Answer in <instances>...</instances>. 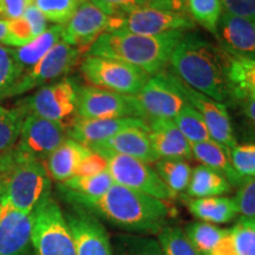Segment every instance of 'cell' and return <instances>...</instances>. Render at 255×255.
<instances>
[{
	"label": "cell",
	"instance_id": "21",
	"mask_svg": "<svg viewBox=\"0 0 255 255\" xmlns=\"http://www.w3.org/2000/svg\"><path fill=\"white\" fill-rule=\"evenodd\" d=\"M148 135L159 158H193L190 143L178 130L173 120L154 119L146 121Z\"/></svg>",
	"mask_w": 255,
	"mask_h": 255
},
{
	"label": "cell",
	"instance_id": "12",
	"mask_svg": "<svg viewBox=\"0 0 255 255\" xmlns=\"http://www.w3.org/2000/svg\"><path fill=\"white\" fill-rule=\"evenodd\" d=\"M77 117L85 120L141 119V113L135 96L117 94L96 87H79Z\"/></svg>",
	"mask_w": 255,
	"mask_h": 255
},
{
	"label": "cell",
	"instance_id": "15",
	"mask_svg": "<svg viewBox=\"0 0 255 255\" xmlns=\"http://www.w3.org/2000/svg\"><path fill=\"white\" fill-rule=\"evenodd\" d=\"M63 26L62 40L77 47L82 53H87L97 38L109 31L110 17L90 0H82L72 17Z\"/></svg>",
	"mask_w": 255,
	"mask_h": 255
},
{
	"label": "cell",
	"instance_id": "35",
	"mask_svg": "<svg viewBox=\"0 0 255 255\" xmlns=\"http://www.w3.org/2000/svg\"><path fill=\"white\" fill-rule=\"evenodd\" d=\"M24 72L15 62L12 49L0 44V100L12 97Z\"/></svg>",
	"mask_w": 255,
	"mask_h": 255
},
{
	"label": "cell",
	"instance_id": "13",
	"mask_svg": "<svg viewBox=\"0 0 255 255\" xmlns=\"http://www.w3.org/2000/svg\"><path fill=\"white\" fill-rule=\"evenodd\" d=\"M167 73L170 81L176 85L178 90L182 92L188 103L194 109L199 111V114L202 116L207 128H208L210 139L219 143L226 150L231 151L238 143L234 135L231 117L228 115L227 107L223 103L212 100L208 96L188 87L186 83L177 78L174 73Z\"/></svg>",
	"mask_w": 255,
	"mask_h": 255
},
{
	"label": "cell",
	"instance_id": "44",
	"mask_svg": "<svg viewBox=\"0 0 255 255\" xmlns=\"http://www.w3.org/2000/svg\"><path fill=\"white\" fill-rule=\"evenodd\" d=\"M222 12L255 20V0H221Z\"/></svg>",
	"mask_w": 255,
	"mask_h": 255
},
{
	"label": "cell",
	"instance_id": "24",
	"mask_svg": "<svg viewBox=\"0 0 255 255\" xmlns=\"http://www.w3.org/2000/svg\"><path fill=\"white\" fill-rule=\"evenodd\" d=\"M90 151L84 144L66 138L44 162L50 177L59 183L73 177L82 159Z\"/></svg>",
	"mask_w": 255,
	"mask_h": 255
},
{
	"label": "cell",
	"instance_id": "37",
	"mask_svg": "<svg viewBox=\"0 0 255 255\" xmlns=\"http://www.w3.org/2000/svg\"><path fill=\"white\" fill-rule=\"evenodd\" d=\"M158 244L163 255H200L186 232L178 227L164 226L158 232Z\"/></svg>",
	"mask_w": 255,
	"mask_h": 255
},
{
	"label": "cell",
	"instance_id": "9",
	"mask_svg": "<svg viewBox=\"0 0 255 255\" xmlns=\"http://www.w3.org/2000/svg\"><path fill=\"white\" fill-rule=\"evenodd\" d=\"M101 155L108 159V171L115 183L162 201L171 200L175 196L149 164L115 152H103Z\"/></svg>",
	"mask_w": 255,
	"mask_h": 255
},
{
	"label": "cell",
	"instance_id": "27",
	"mask_svg": "<svg viewBox=\"0 0 255 255\" xmlns=\"http://www.w3.org/2000/svg\"><path fill=\"white\" fill-rule=\"evenodd\" d=\"M47 28V19L32 4L20 18L7 21V37L4 44L13 47L27 45Z\"/></svg>",
	"mask_w": 255,
	"mask_h": 255
},
{
	"label": "cell",
	"instance_id": "8",
	"mask_svg": "<svg viewBox=\"0 0 255 255\" xmlns=\"http://www.w3.org/2000/svg\"><path fill=\"white\" fill-rule=\"evenodd\" d=\"M79 85L72 78H62L45 87L20 102L25 115H36L43 119L62 122L66 127L77 115Z\"/></svg>",
	"mask_w": 255,
	"mask_h": 255
},
{
	"label": "cell",
	"instance_id": "4",
	"mask_svg": "<svg viewBox=\"0 0 255 255\" xmlns=\"http://www.w3.org/2000/svg\"><path fill=\"white\" fill-rule=\"evenodd\" d=\"M0 176L4 178L6 200L25 214H31L51 195V177L45 163L21 157L14 149L0 157Z\"/></svg>",
	"mask_w": 255,
	"mask_h": 255
},
{
	"label": "cell",
	"instance_id": "39",
	"mask_svg": "<svg viewBox=\"0 0 255 255\" xmlns=\"http://www.w3.org/2000/svg\"><path fill=\"white\" fill-rule=\"evenodd\" d=\"M231 231L237 255H255V220L242 216Z\"/></svg>",
	"mask_w": 255,
	"mask_h": 255
},
{
	"label": "cell",
	"instance_id": "40",
	"mask_svg": "<svg viewBox=\"0 0 255 255\" xmlns=\"http://www.w3.org/2000/svg\"><path fill=\"white\" fill-rule=\"evenodd\" d=\"M229 157L242 178L255 176V144H237L229 151Z\"/></svg>",
	"mask_w": 255,
	"mask_h": 255
},
{
	"label": "cell",
	"instance_id": "14",
	"mask_svg": "<svg viewBox=\"0 0 255 255\" xmlns=\"http://www.w3.org/2000/svg\"><path fill=\"white\" fill-rule=\"evenodd\" d=\"M82 55V51L77 47L60 40L34 68L24 73L12 94V97L57 82V79L64 77L75 68Z\"/></svg>",
	"mask_w": 255,
	"mask_h": 255
},
{
	"label": "cell",
	"instance_id": "45",
	"mask_svg": "<svg viewBox=\"0 0 255 255\" xmlns=\"http://www.w3.org/2000/svg\"><path fill=\"white\" fill-rule=\"evenodd\" d=\"M33 0H0V18L6 21L20 18Z\"/></svg>",
	"mask_w": 255,
	"mask_h": 255
},
{
	"label": "cell",
	"instance_id": "38",
	"mask_svg": "<svg viewBox=\"0 0 255 255\" xmlns=\"http://www.w3.org/2000/svg\"><path fill=\"white\" fill-rule=\"evenodd\" d=\"M82 0H33V4L47 20L65 25L72 17Z\"/></svg>",
	"mask_w": 255,
	"mask_h": 255
},
{
	"label": "cell",
	"instance_id": "2",
	"mask_svg": "<svg viewBox=\"0 0 255 255\" xmlns=\"http://www.w3.org/2000/svg\"><path fill=\"white\" fill-rule=\"evenodd\" d=\"M183 31L143 36L123 30L107 31L97 38L88 56L120 60L143 70L149 76L163 71Z\"/></svg>",
	"mask_w": 255,
	"mask_h": 255
},
{
	"label": "cell",
	"instance_id": "25",
	"mask_svg": "<svg viewBox=\"0 0 255 255\" xmlns=\"http://www.w3.org/2000/svg\"><path fill=\"white\" fill-rule=\"evenodd\" d=\"M190 146L193 157L200 161L202 165H206L223 175L231 186L239 187L245 181V178H242L233 167L229 151L219 143L208 139L199 143H191Z\"/></svg>",
	"mask_w": 255,
	"mask_h": 255
},
{
	"label": "cell",
	"instance_id": "7",
	"mask_svg": "<svg viewBox=\"0 0 255 255\" xmlns=\"http://www.w3.org/2000/svg\"><path fill=\"white\" fill-rule=\"evenodd\" d=\"M195 23L188 12L155 5H138L121 18H110L109 31L123 30L143 36H158L173 31H190Z\"/></svg>",
	"mask_w": 255,
	"mask_h": 255
},
{
	"label": "cell",
	"instance_id": "28",
	"mask_svg": "<svg viewBox=\"0 0 255 255\" xmlns=\"http://www.w3.org/2000/svg\"><path fill=\"white\" fill-rule=\"evenodd\" d=\"M63 25H53L47 28L43 34L32 40L27 45L14 47L12 53L21 71L26 73L37 65L41 59L47 55V52L62 40Z\"/></svg>",
	"mask_w": 255,
	"mask_h": 255
},
{
	"label": "cell",
	"instance_id": "22",
	"mask_svg": "<svg viewBox=\"0 0 255 255\" xmlns=\"http://www.w3.org/2000/svg\"><path fill=\"white\" fill-rule=\"evenodd\" d=\"M186 234L200 255H237L231 229L200 221L189 223Z\"/></svg>",
	"mask_w": 255,
	"mask_h": 255
},
{
	"label": "cell",
	"instance_id": "1",
	"mask_svg": "<svg viewBox=\"0 0 255 255\" xmlns=\"http://www.w3.org/2000/svg\"><path fill=\"white\" fill-rule=\"evenodd\" d=\"M232 57L218 44L195 32H184L169 64L188 87L225 104L231 98L229 68Z\"/></svg>",
	"mask_w": 255,
	"mask_h": 255
},
{
	"label": "cell",
	"instance_id": "42",
	"mask_svg": "<svg viewBox=\"0 0 255 255\" xmlns=\"http://www.w3.org/2000/svg\"><path fill=\"white\" fill-rule=\"evenodd\" d=\"M110 18H121L139 5V0H90Z\"/></svg>",
	"mask_w": 255,
	"mask_h": 255
},
{
	"label": "cell",
	"instance_id": "23",
	"mask_svg": "<svg viewBox=\"0 0 255 255\" xmlns=\"http://www.w3.org/2000/svg\"><path fill=\"white\" fill-rule=\"evenodd\" d=\"M115 182L109 171L88 177L73 176L59 183V190L72 206H83L100 199Z\"/></svg>",
	"mask_w": 255,
	"mask_h": 255
},
{
	"label": "cell",
	"instance_id": "32",
	"mask_svg": "<svg viewBox=\"0 0 255 255\" xmlns=\"http://www.w3.org/2000/svg\"><path fill=\"white\" fill-rule=\"evenodd\" d=\"M25 116L19 108L9 110L0 105V157L8 154L17 144Z\"/></svg>",
	"mask_w": 255,
	"mask_h": 255
},
{
	"label": "cell",
	"instance_id": "18",
	"mask_svg": "<svg viewBox=\"0 0 255 255\" xmlns=\"http://www.w3.org/2000/svg\"><path fill=\"white\" fill-rule=\"evenodd\" d=\"M129 128H142L148 130L145 121L137 117H124L113 120H85L76 116L66 127L68 138L90 146L104 142L123 130Z\"/></svg>",
	"mask_w": 255,
	"mask_h": 255
},
{
	"label": "cell",
	"instance_id": "43",
	"mask_svg": "<svg viewBox=\"0 0 255 255\" xmlns=\"http://www.w3.org/2000/svg\"><path fill=\"white\" fill-rule=\"evenodd\" d=\"M108 170V159L103 155L98 152L90 151V154L85 156L79 163L78 168L76 169V173L73 176L78 177H88L98 175L103 171Z\"/></svg>",
	"mask_w": 255,
	"mask_h": 255
},
{
	"label": "cell",
	"instance_id": "20",
	"mask_svg": "<svg viewBox=\"0 0 255 255\" xmlns=\"http://www.w3.org/2000/svg\"><path fill=\"white\" fill-rule=\"evenodd\" d=\"M89 149L98 154L115 152L136 158L143 163H156L159 157L152 148L146 129L142 128H129L107 139L88 146Z\"/></svg>",
	"mask_w": 255,
	"mask_h": 255
},
{
	"label": "cell",
	"instance_id": "17",
	"mask_svg": "<svg viewBox=\"0 0 255 255\" xmlns=\"http://www.w3.org/2000/svg\"><path fill=\"white\" fill-rule=\"evenodd\" d=\"M32 247V216L5 200L0 215V255H28Z\"/></svg>",
	"mask_w": 255,
	"mask_h": 255
},
{
	"label": "cell",
	"instance_id": "41",
	"mask_svg": "<svg viewBox=\"0 0 255 255\" xmlns=\"http://www.w3.org/2000/svg\"><path fill=\"white\" fill-rule=\"evenodd\" d=\"M234 200L238 205L239 214L255 220V176L246 178L239 186Z\"/></svg>",
	"mask_w": 255,
	"mask_h": 255
},
{
	"label": "cell",
	"instance_id": "47",
	"mask_svg": "<svg viewBox=\"0 0 255 255\" xmlns=\"http://www.w3.org/2000/svg\"><path fill=\"white\" fill-rule=\"evenodd\" d=\"M181 0H139V5H157V6H173Z\"/></svg>",
	"mask_w": 255,
	"mask_h": 255
},
{
	"label": "cell",
	"instance_id": "48",
	"mask_svg": "<svg viewBox=\"0 0 255 255\" xmlns=\"http://www.w3.org/2000/svg\"><path fill=\"white\" fill-rule=\"evenodd\" d=\"M6 37H7V21L0 18V43L4 44Z\"/></svg>",
	"mask_w": 255,
	"mask_h": 255
},
{
	"label": "cell",
	"instance_id": "33",
	"mask_svg": "<svg viewBox=\"0 0 255 255\" xmlns=\"http://www.w3.org/2000/svg\"><path fill=\"white\" fill-rule=\"evenodd\" d=\"M173 121L190 144L210 139L208 128L202 116L189 103L184 105Z\"/></svg>",
	"mask_w": 255,
	"mask_h": 255
},
{
	"label": "cell",
	"instance_id": "29",
	"mask_svg": "<svg viewBox=\"0 0 255 255\" xmlns=\"http://www.w3.org/2000/svg\"><path fill=\"white\" fill-rule=\"evenodd\" d=\"M231 189V183L223 175L206 165L200 164L191 170L190 181L187 187V195L190 199L221 196L229 193Z\"/></svg>",
	"mask_w": 255,
	"mask_h": 255
},
{
	"label": "cell",
	"instance_id": "31",
	"mask_svg": "<svg viewBox=\"0 0 255 255\" xmlns=\"http://www.w3.org/2000/svg\"><path fill=\"white\" fill-rule=\"evenodd\" d=\"M231 98L240 94L255 95V60L232 57L229 68Z\"/></svg>",
	"mask_w": 255,
	"mask_h": 255
},
{
	"label": "cell",
	"instance_id": "36",
	"mask_svg": "<svg viewBox=\"0 0 255 255\" xmlns=\"http://www.w3.org/2000/svg\"><path fill=\"white\" fill-rule=\"evenodd\" d=\"M114 245V255H163L158 241L149 237L120 235Z\"/></svg>",
	"mask_w": 255,
	"mask_h": 255
},
{
	"label": "cell",
	"instance_id": "3",
	"mask_svg": "<svg viewBox=\"0 0 255 255\" xmlns=\"http://www.w3.org/2000/svg\"><path fill=\"white\" fill-rule=\"evenodd\" d=\"M79 207L102 216L116 227L137 233L159 232L170 214L164 201L117 183L100 199Z\"/></svg>",
	"mask_w": 255,
	"mask_h": 255
},
{
	"label": "cell",
	"instance_id": "19",
	"mask_svg": "<svg viewBox=\"0 0 255 255\" xmlns=\"http://www.w3.org/2000/svg\"><path fill=\"white\" fill-rule=\"evenodd\" d=\"M216 37L219 45L233 57L255 60V20L222 12Z\"/></svg>",
	"mask_w": 255,
	"mask_h": 255
},
{
	"label": "cell",
	"instance_id": "10",
	"mask_svg": "<svg viewBox=\"0 0 255 255\" xmlns=\"http://www.w3.org/2000/svg\"><path fill=\"white\" fill-rule=\"evenodd\" d=\"M66 137L64 123L30 114L25 116L19 139L13 149L21 157L45 162Z\"/></svg>",
	"mask_w": 255,
	"mask_h": 255
},
{
	"label": "cell",
	"instance_id": "46",
	"mask_svg": "<svg viewBox=\"0 0 255 255\" xmlns=\"http://www.w3.org/2000/svg\"><path fill=\"white\" fill-rule=\"evenodd\" d=\"M240 104L242 114L248 120L252 126L255 128V95L253 94H240L233 97Z\"/></svg>",
	"mask_w": 255,
	"mask_h": 255
},
{
	"label": "cell",
	"instance_id": "16",
	"mask_svg": "<svg viewBox=\"0 0 255 255\" xmlns=\"http://www.w3.org/2000/svg\"><path fill=\"white\" fill-rule=\"evenodd\" d=\"M77 255H114L113 244L104 226L89 210L79 206L65 215Z\"/></svg>",
	"mask_w": 255,
	"mask_h": 255
},
{
	"label": "cell",
	"instance_id": "34",
	"mask_svg": "<svg viewBox=\"0 0 255 255\" xmlns=\"http://www.w3.org/2000/svg\"><path fill=\"white\" fill-rule=\"evenodd\" d=\"M187 9L194 23L216 37L222 15L221 0H187Z\"/></svg>",
	"mask_w": 255,
	"mask_h": 255
},
{
	"label": "cell",
	"instance_id": "6",
	"mask_svg": "<svg viewBox=\"0 0 255 255\" xmlns=\"http://www.w3.org/2000/svg\"><path fill=\"white\" fill-rule=\"evenodd\" d=\"M83 77L91 87L135 96L150 76L143 70L120 60L88 56L81 64Z\"/></svg>",
	"mask_w": 255,
	"mask_h": 255
},
{
	"label": "cell",
	"instance_id": "26",
	"mask_svg": "<svg viewBox=\"0 0 255 255\" xmlns=\"http://www.w3.org/2000/svg\"><path fill=\"white\" fill-rule=\"evenodd\" d=\"M189 212L202 222L212 225L228 223L237 218L239 208L234 199L226 196L202 197L187 200Z\"/></svg>",
	"mask_w": 255,
	"mask_h": 255
},
{
	"label": "cell",
	"instance_id": "30",
	"mask_svg": "<svg viewBox=\"0 0 255 255\" xmlns=\"http://www.w3.org/2000/svg\"><path fill=\"white\" fill-rule=\"evenodd\" d=\"M191 170L193 169L184 159L159 158L155 163V171L175 195L187 190Z\"/></svg>",
	"mask_w": 255,
	"mask_h": 255
},
{
	"label": "cell",
	"instance_id": "5",
	"mask_svg": "<svg viewBox=\"0 0 255 255\" xmlns=\"http://www.w3.org/2000/svg\"><path fill=\"white\" fill-rule=\"evenodd\" d=\"M32 247L36 255H77L65 215L49 195L31 213Z\"/></svg>",
	"mask_w": 255,
	"mask_h": 255
},
{
	"label": "cell",
	"instance_id": "11",
	"mask_svg": "<svg viewBox=\"0 0 255 255\" xmlns=\"http://www.w3.org/2000/svg\"><path fill=\"white\" fill-rule=\"evenodd\" d=\"M135 100L141 119L145 122L154 119L174 120L188 103L182 92L168 77L167 72L150 76L141 91L135 95Z\"/></svg>",
	"mask_w": 255,
	"mask_h": 255
}]
</instances>
